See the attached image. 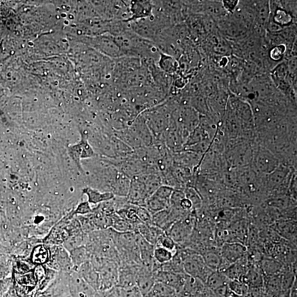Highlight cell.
<instances>
[{
  "instance_id": "cell-15",
  "label": "cell",
  "mask_w": 297,
  "mask_h": 297,
  "mask_svg": "<svg viewBox=\"0 0 297 297\" xmlns=\"http://www.w3.org/2000/svg\"><path fill=\"white\" fill-rule=\"evenodd\" d=\"M230 281V279L222 272L218 271H213L208 277L205 285L208 289L213 292L219 287L228 285Z\"/></svg>"
},
{
  "instance_id": "cell-10",
  "label": "cell",
  "mask_w": 297,
  "mask_h": 297,
  "mask_svg": "<svg viewBox=\"0 0 297 297\" xmlns=\"http://www.w3.org/2000/svg\"><path fill=\"white\" fill-rule=\"evenodd\" d=\"M229 154V161L235 166L247 164L251 159V148L245 144L235 146Z\"/></svg>"
},
{
  "instance_id": "cell-11",
  "label": "cell",
  "mask_w": 297,
  "mask_h": 297,
  "mask_svg": "<svg viewBox=\"0 0 297 297\" xmlns=\"http://www.w3.org/2000/svg\"><path fill=\"white\" fill-rule=\"evenodd\" d=\"M135 233L139 234L147 242L155 246L159 238L164 231L153 224L141 223L136 226Z\"/></svg>"
},
{
  "instance_id": "cell-26",
  "label": "cell",
  "mask_w": 297,
  "mask_h": 297,
  "mask_svg": "<svg viewBox=\"0 0 297 297\" xmlns=\"http://www.w3.org/2000/svg\"><path fill=\"white\" fill-rule=\"evenodd\" d=\"M73 255L77 265H80L87 262L88 255L87 250L85 247L77 249Z\"/></svg>"
},
{
  "instance_id": "cell-19",
  "label": "cell",
  "mask_w": 297,
  "mask_h": 297,
  "mask_svg": "<svg viewBox=\"0 0 297 297\" xmlns=\"http://www.w3.org/2000/svg\"><path fill=\"white\" fill-rule=\"evenodd\" d=\"M286 169L279 168L278 167L271 174H269L268 185L269 188H277L280 186L286 177L287 172Z\"/></svg>"
},
{
  "instance_id": "cell-9",
  "label": "cell",
  "mask_w": 297,
  "mask_h": 297,
  "mask_svg": "<svg viewBox=\"0 0 297 297\" xmlns=\"http://www.w3.org/2000/svg\"><path fill=\"white\" fill-rule=\"evenodd\" d=\"M281 237L296 246V224L294 219H280L275 222L274 229Z\"/></svg>"
},
{
  "instance_id": "cell-12",
  "label": "cell",
  "mask_w": 297,
  "mask_h": 297,
  "mask_svg": "<svg viewBox=\"0 0 297 297\" xmlns=\"http://www.w3.org/2000/svg\"><path fill=\"white\" fill-rule=\"evenodd\" d=\"M260 270L262 271L264 278L274 276L280 273L283 265L278 260L272 258H264L259 262Z\"/></svg>"
},
{
  "instance_id": "cell-16",
  "label": "cell",
  "mask_w": 297,
  "mask_h": 297,
  "mask_svg": "<svg viewBox=\"0 0 297 297\" xmlns=\"http://www.w3.org/2000/svg\"><path fill=\"white\" fill-rule=\"evenodd\" d=\"M144 207L153 215L157 212L170 209V201L152 195L146 199Z\"/></svg>"
},
{
  "instance_id": "cell-1",
  "label": "cell",
  "mask_w": 297,
  "mask_h": 297,
  "mask_svg": "<svg viewBox=\"0 0 297 297\" xmlns=\"http://www.w3.org/2000/svg\"><path fill=\"white\" fill-rule=\"evenodd\" d=\"M177 252L183 260L185 274L205 284L213 271L206 265L202 255L188 248H178Z\"/></svg>"
},
{
  "instance_id": "cell-29",
  "label": "cell",
  "mask_w": 297,
  "mask_h": 297,
  "mask_svg": "<svg viewBox=\"0 0 297 297\" xmlns=\"http://www.w3.org/2000/svg\"><path fill=\"white\" fill-rule=\"evenodd\" d=\"M92 212V209L89 205L88 201L83 202L81 203L75 211V213H79V214L85 215Z\"/></svg>"
},
{
  "instance_id": "cell-14",
  "label": "cell",
  "mask_w": 297,
  "mask_h": 297,
  "mask_svg": "<svg viewBox=\"0 0 297 297\" xmlns=\"http://www.w3.org/2000/svg\"><path fill=\"white\" fill-rule=\"evenodd\" d=\"M83 193L87 196L89 203L94 204L104 203L115 197V195L111 192H101L91 188L83 189Z\"/></svg>"
},
{
  "instance_id": "cell-18",
  "label": "cell",
  "mask_w": 297,
  "mask_h": 297,
  "mask_svg": "<svg viewBox=\"0 0 297 297\" xmlns=\"http://www.w3.org/2000/svg\"><path fill=\"white\" fill-rule=\"evenodd\" d=\"M287 51L286 45L280 44L270 47L268 58L273 63H279L284 60Z\"/></svg>"
},
{
  "instance_id": "cell-28",
  "label": "cell",
  "mask_w": 297,
  "mask_h": 297,
  "mask_svg": "<svg viewBox=\"0 0 297 297\" xmlns=\"http://www.w3.org/2000/svg\"><path fill=\"white\" fill-rule=\"evenodd\" d=\"M239 1H222L223 8L229 15H233L236 10Z\"/></svg>"
},
{
  "instance_id": "cell-21",
  "label": "cell",
  "mask_w": 297,
  "mask_h": 297,
  "mask_svg": "<svg viewBox=\"0 0 297 297\" xmlns=\"http://www.w3.org/2000/svg\"><path fill=\"white\" fill-rule=\"evenodd\" d=\"M32 260L35 264H44L48 261L49 252L44 246H39L34 249L31 255Z\"/></svg>"
},
{
  "instance_id": "cell-25",
  "label": "cell",
  "mask_w": 297,
  "mask_h": 297,
  "mask_svg": "<svg viewBox=\"0 0 297 297\" xmlns=\"http://www.w3.org/2000/svg\"><path fill=\"white\" fill-rule=\"evenodd\" d=\"M136 215L140 221L145 224H152V214L145 207L136 206Z\"/></svg>"
},
{
  "instance_id": "cell-7",
  "label": "cell",
  "mask_w": 297,
  "mask_h": 297,
  "mask_svg": "<svg viewBox=\"0 0 297 297\" xmlns=\"http://www.w3.org/2000/svg\"><path fill=\"white\" fill-rule=\"evenodd\" d=\"M148 197L144 183L139 179L133 178L130 181L129 191L126 197L128 203L144 207L145 201Z\"/></svg>"
},
{
  "instance_id": "cell-2",
  "label": "cell",
  "mask_w": 297,
  "mask_h": 297,
  "mask_svg": "<svg viewBox=\"0 0 297 297\" xmlns=\"http://www.w3.org/2000/svg\"><path fill=\"white\" fill-rule=\"evenodd\" d=\"M197 221L195 213L194 214L192 211L172 224L165 233L173 240L177 247H185L191 237Z\"/></svg>"
},
{
  "instance_id": "cell-5",
  "label": "cell",
  "mask_w": 297,
  "mask_h": 297,
  "mask_svg": "<svg viewBox=\"0 0 297 297\" xmlns=\"http://www.w3.org/2000/svg\"><path fill=\"white\" fill-rule=\"evenodd\" d=\"M270 15L268 21L275 24L282 29L295 25L294 17L283 9L280 1L269 2Z\"/></svg>"
},
{
  "instance_id": "cell-22",
  "label": "cell",
  "mask_w": 297,
  "mask_h": 297,
  "mask_svg": "<svg viewBox=\"0 0 297 297\" xmlns=\"http://www.w3.org/2000/svg\"><path fill=\"white\" fill-rule=\"evenodd\" d=\"M175 254L174 253L165 248L155 247L154 251V258L160 264H164L169 262Z\"/></svg>"
},
{
  "instance_id": "cell-20",
  "label": "cell",
  "mask_w": 297,
  "mask_h": 297,
  "mask_svg": "<svg viewBox=\"0 0 297 297\" xmlns=\"http://www.w3.org/2000/svg\"><path fill=\"white\" fill-rule=\"evenodd\" d=\"M185 197L191 201L193 205V211H197L201 209L203 204V200L200 195L192 187H187L184 190Z\"/></svg>"
},
{
  "instance_id": "cell-4",
  "label": "cell",
  "mask_w": 297,
  "mask_h": 297,
  "mask_svg": "<svg viewBox=\"0 0 297 297\" xmlns=\"http://www.w3.org/2000/svg\"><path fill=\"white\" fill-rule=\"evenodd\" d=\"M253 159L255 169L261 174H270L279 166L278 159L264 147H259Z\"/></svg>"
},
{
  "instance_id": "cell-24",
  "label": "cell",
  "mask_w": 297,
  "mask_h": 297,
  "mask_svg": "<svg viewBox=\"0 0 297 297\" xmlns=\"http://www.w3.org/2000/svg\"><path fill=\"white\" fill-rule=\"evenodd\" d=\"M141 4L140 3H134L132 6L131 11L133 12L134 16L136 18H140L145 15H150L151 13V8L150 6Z\"/></svg>"
},
{
  "instance_id": "cell-17",
  "label": "cell",
  "mask_w": 297,
  "mask_h": 297,
  "mask_svg": "<svg viewBox=\"0 0 297 297\" xmlns=\"http://www.w3.org/2000/svg\"><path fill=\"white\" fill-rule=\"evenodd\" d=\"M112 224L111 229L120 233H135V228L134 226L130 224L117 213L112 216Z\"/></svg>"
},
{
  "instance_id": "cell-3",
  "label": "cell",
  "mask_w": 297,
  "mask_h": 297,
  "mask_svg": "<svg viewBox=\"0 0 297 297\" xmlns=\"http://www.w3.org/2000/svg\"><path fill=\"white\" fill-rule=\"evenodd\" d=\"M247 251V246L241 243H225L220 247L222 259L219 269L223 271L227 270L232 265L244 258Z\"/></svg>"
},
{
  "instance_id": "cell-23",
  "label": "cell",
  "mask_w": 297,
  "mask_h": 297,
  "mask_svg": "<svg viewBox=\"0 0 297 297\" xmlns=\"http://www.w3.org/2000/svg\"><path fill=\"white\" fill-rule=\"evenodd\" d=\"M155 247H160L174 253L177 252V245L176 243L165 232L160 236Z\"/></svg>"
},
{
  "instance_id": "cell-13",
  "label": "cell",
  "mask_w": 297,
  "mask_h": 297,
  "mask_svg": "<svg viewBox=\"0 0 297 297\" xmlns=\"http://www.w3.org/2000/svg\"><path fill=\"white\" fill-rule=\"evenodd\" d=\"M206 265L213 271H218L221 261L220 248L212 247L201 254Z\"/></svg>"
},
{
  "instance_id": "cell-6",
  "label": "cell",
  "mask_w": 297,
  "mask_h": 297,
  "mask_svg": "<svg viewBox=\"0 0 297 297\" xmlns=\"http://www.w3.org/2000/svg\"><path fill=\"white\" fill-rule=\"evenodd\" d=\"M69 156L78 168L82 170L81 161L82 159L91 158L96 156L92 147L89 144L87 136L81 133V140L78 144L68 147Z\"/></svg>"
},
{
  "instance_id": "cell-8",
  "label": "cell",
  "mask_w": 297,
  "mask_h": 297,
  "mask_svg": "<svg viewBox=\"0 0 297 297\" xmlns=\"http://www.w3.org/2000/svg\"><path fill=\"white\" fill-rule=\"evenodd\" d=\"M156 282L152 271L141 265L136 273V284L142 296L150 293Z\"/></svg>"
},
{
  "instance_id": "cell-27",
  "label": "cell",
  "mask_w": 297,
  "mask_h": 297,
  "mask_svg": "<svg viewBox=\"0 0 297 297\" xmlns=\"http://www.w3.org/2000/svg\"><path fill=\"white\" fill-rule=\"evenodd\" d=\"M166 59H163L162 61V67L170 73L175 72L177 68L176 61L171 57H166Z\"/></svg>"
}]
</instances>
